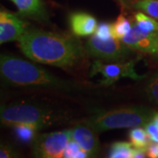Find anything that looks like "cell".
I'll return each mask as SVG.
<instances>
[{
  "mask_svg": "<svg viewBox=\"0 0 158 158\" xmlns=\"http://www.w3.org/2000/svg\"><path fill=\"white\" fill-rule=\"evenodd\" d=\"M62 157L66 158H86L90 157V155L85 150H83L78 145L77 141L73 139H70L69 141L67 147L65 148V150L63 152Z\"/></svg>",
  "mask_w": 158,
  "mask_h": 158,
  "instance_id": "d6986e66",
  "label": "cell"
},
{
  "mask_svg": "<svg viewBox=\"0 0 158 158\" xmlns=\"http://www.w3.org/2000/svg\"><path fill=\"white\" fill-rule=\"evenodd\" d=\"M145 90L149 99L158 104V71L148 80Z\"/></svg>",
  "mask_w": 158,
  "mask_h": 158,
  "instance_id": "ffe728a7",
  "label": "cell"
},
{
  "mask_svg": "<svg viewBox=\"0 0 158 158\" xmlns=\"http://www.w3.org/2000/svg\"><path fill=\"white\" fill-rule=\"evenodd\" d=\"M134 146L127 141H117L111 146L109 157L111 158H132Z\"/></svg>",
  "mask_w": 158,
  "mask_h": 158,
  "instance_id": "5bb4252c",
  "label": "cell"
},
{
  "mask_svg": "<svg viewBox=\"0 0 158 158\" xmlns=\"http://www.w3.org/2000/svg\"><path fill=\"white\" fill-rule=\"evenodd\" d=\"M147 148H145L134 147L133 149V158H143L147 157Z\"/></svg>",
  "mask_w": 158,
  "mask_h": 158,
  "instance_id": "d4e9b609",
  "label": "cell"
},
{
  "mask_svg": "<svg viewBox=\"0 0 158 158\" xmlns=\"http://www.w3.org/2000/svg\"><path fill=\"white\" fill-rule=\"evenodd\" d=\"M23 54L35 62L60 68L77 65L85 56V49L73 37L42 30H27L19 39Z\"/></svg>",
  "mask_w": 158,
  "mask_h": 158,
  "instance_id": "6da1fadb",
  "label": "cell"
},
{
  "mask_svg": "<svg viewBox=\"0 0 158 158\" xmlns=\"http://www.w3.org/2000/svg\"><path fill=\"white\" fill-rule=\"evenodd\" d=\"M133 6L158 20V0H135Z\"/></svg>",
  "mask_w": 158,
  "mask_h": 158,
  "instance_id": "ac0fdd59",
  "label": "cell"
},
{
  "mask_svg": "<svg viewBox=\"0 0 158 158\" xmlns=\"http://www.w3.org/2000/svg\"><path fill=\"white\" fill-rule=\"evenodd\" d=\"M0 70L6 82L17 86L68 89L71 85L34 63L10 56H1Z\"/></svg>",
  "mask_w": 158,
  "mask_h": 158,
  "instance_id": "7a4b0ae2",
  "label": "cell"
},
{
  "mask_svg": "<svg viewBox=\"0 0 158 158\" xmlns=\"http://www.w3.org/2000/svg\"><path fill=\"white\" fill-rule=\"evenodd\" d=\"M137 60H131L127 62L117 63H105L101 60H96L93 62L90 69V77L97 74H101L104 79L101 84L104 85H111L120 78H131L133 80H141L144 76L136 73L135 62Z\"/></svg>",
  "mask_w": 158,
  "mask_h": 158,
  "instance_id": "52a82bcc",
  "label": "cell"
},
{
  "mask_svg": "<svg viewBox=\"0 0 158 158\" xmlns=\"http://www.w3.org/2000/svg\"><path fill=\"white\" fill-rule=\"evenodd\" d=\"M132 24L125 17L123 14H120L116 21L112 24V35L113 38L122 40L132 29Z\"/></svg>",
  "mask_w": 158,
  "mask_h": 158,
  "instance_id": "9a60e30c",
  "label": "cell"
},
{
  "mask_svg": "<svg viewBox=\"0 0 158 158\" xmlns=\"http://www.w3.org/2000/svg\"><path fill=\"white\" fill-rule=\"evenodd\" d=\"M17 6L19 13L22 17L45 21L47 19L45 8L41 0H10Z\"/></svg>",
  "mask_w": 158,
  "mask_h": 158,
  "instance_id": "7c38bea8",
  "label": "cell"
},
{
  "mask_svg": "<svg viewBox=\"0 0 158 158\" xmlns=\"http://www.w3.org/2000/svg\"><path fill=\"white\" fill-rule=\"evenodd\" d=\"M95 34L101 40H108L112 35V24L107 22H101L98 25Z\"/></svg>",
  "mask_w": 158,
  "mask_h": 158,
  "instance_id": "44dd1931",
  "label": "cell"
},
{
  "mask_svg": "<svg viewBox=\"0 0 158 158\" xmlns=\"http://www.w3.org/2000/svg\"><path fill=\"white\" fill-rule=\"evenodd\" d=\"M15 153L11 147L8 146H1L0 148V157L1 158H9L13 157Z\"/></svg>",
  "mask_w": 158,
  "mask_h": 158,
  "instance_id": "cb8c5ba5",
  "label": "cell"
},
{
  "mask_svg": "<svg viewBox=\"0 0 158 158\" xmlns=\"http://www.w3.org/2000/svg\"><path fill=\"white\" fill-rule=\"evenodd\" d=\"M152 114V111L148 108L131 106L97 113L84 122L98 133L118 128L145 127L151 121Z\"/></svg>",
  "mask_w": 158,
  "mask_h": 158,
  "instance_id": "3957f363",
  "label": "cell"
},
{
  "mask_svg": "<svg viewBox=\"0 0 158 158\" xmlns=\"http://www.w3.org/2000/svg\"><path fill=\"white\" fill-rule=\"evenodd\" d=\"M71 131V139L77 141L83 150L90 156H95L99 149V141L96 130L84 122L74 127Z\"/></svg>",
  "mask_w": 158,
  "mask_h": 158,
  "instance_id": "30bf717a",
  "label": "cell"
},
{
  "mask_svg": "<svg viewBox=\"0 0 158 158\" xmlns=\"http://www.w3.org/2000/svg\"><path fill=\"white\" fill-rule=\"evenodd\" d=\"M145 128L147 130L148 135L149 136L150 140L152 141L158 142V127L153 123L152 121H149L146 126Z\"/></svg>",
  "mask_w": 158,
  "mask_h": 158,
  "instance_id": "7402d4cb",
  "label": "cell"
},
{
  "mask_svg": "<svg viewBox=\"0 0 158 158\" xmlns=\"http://www.w3.org/2000/svg\"><path fill=\"white\" fill-rule=\"evenodd\" d=\"M2 124L8 127L29 125L38 130L48 127L62 119L60 113L30 104H15L1 107Z\"/></svg>",
  "mask_w": 158,
  "mask_h": 158,
  "instance_id": "277c9868",
  "label": "cell"
},
{
  "mask_svg": "<svg viewBox=\"0 0 158 158\" xmlns=\"http://www.w3.org/2000/svg\"><path fill=\"white\" fill-rule=\"evenodd\" d=\"M129 138L131 143L134 147L136 148H147L148 144L150 143V138L148 135L146 128H142L136 127L129 132Z\"/></svg>",
  "mask_w": 158,
  "mask_h": 158,
  "instance_id": "2e32d148",
  "label": "cell"
},
{
  "mask_svg": "<svg viewBox=\"0 0 158 158\" xmlns=\"http://www.w3.org/2000/svg\"><path fill=\"white\" fill-rule=\"evenodd\" d=\"M121 40L133 50L158 56V33L144 32L136 26L135 23Z\"/></svg>",
  "mask_w": 158,
  "mask_h": 158,
  "instance_id": "ba28073f",
  "label": "cell"
},
{
  "mask_svg": "<svg viewBox=\"0 0 158 158\" xmlns=\"http://www.w3.org/2000/svg\"><path fill=\"white\" fill-rule=\"evenodd\" d=\"M26 24L15 14L7 11L0 12V43L19 40L26 33Z\"/></svg>",
  "mask_w": 158,
  "mask_h": 158,
  "instance_id": "9c48e42d",
  "label": "cell"
},
{
  "mask_svg": "<svg viewBox=\"0 0 158 158\" xmlns=\"http://www.w3.org/2000/svg\"><path fill=\"white\" fill-rule=\"evenodd\" d=\"M148 157L158 158V142L152 141L147 147Z\"/></svg>",
  "mask_w": 158,
  "mask_h": 158,
  "instance_id": "603a6c76",
  "label": "cell"
},
{
  "mask_svg": "<svg viewBox=\"0 0 158 158\" xmlns=\"http://www.w3.org/2000/svg\"><path fill=\"white\" fill-rule=\"evenodd\" d=\"M151 121L158 127V112L153 113L152 117H151Z\"/></svg>",
  "mask_w": 158,
  "mask_h": 158,
  "instance_id": "484cf974",
  "label": "cell"
},
{
  "mask_svg": "<svg viewBox=\"0 0 158 158\" xmlns=\"http://www.w3.org/2000/svg\"><path fill=\"white\" fill-rule=\"evenodd\" d=\"M73 34L78 37L89 36L96 32L98 22L95 17L85 11H75L69 17Z\"/></svg>",
  "mask_w": 158,
  "mask_h": 158,
  "instance_id": "8fae6325",
  "label": "cell"
},
{
  "mask_svg": "<svg viewBox=\"0 0 158 158\" xmlns=\"http://www.w3.org/2000/svg\"><path fill=\"white\" fill-rule=\"evenodd\" d=\"M135 23L139 28L148 33H158V22L156 19L141 11L135 13Z\"/></svg>",
  "mask_w": 158,
  "mask_h": 158,
  "instance_id": "4fadbf2b",
  "label": "cell"
},
{
  "mask_svg": "<svg viewBox=\"0 0 158 158\" xmlns=\"http://www.w3.org/2000/svg\"><path fill=\"white\" fill-rule=\"evenodd\" d=\"M70 139V129L37 135L33 141V154L40 158L62 157Z\"/></svg>",
  "mask_w": 158,
  "mask_h": 158,
  "instance_id": "8992f818",
  "label": "cell"
},
{
  "mask_svg": "<svg viewBox=\"0 0 158 158\" xmlns=\"http://www.w3.org/2000/svg\"><path fill=\"white\" fill-rule=\"evenodd\" d=\"M133 50L120 40L111 37L101 40L96 34L91 36L85 43V51L90 57L102 61L120 62L126 60Z\"/></svg>",
  "mask_w": 158,
  "mask_h": 158,
  "instance_id": "5b68a950",
  "label": "cell"
},
{
  "mask_svg": "<svg viewBox=\"0 0 158 158\" xmlns=\"http://www.w3.org/2000/svg\"><path fill=\"white\" fill-rule=\"evenodd\" d=\"M13 127L17 138L23 142H33L37 136V132L39 131L29 125H17Z\"/></svg>",
  "mask_w": 158,
  "mask_h": 158,
  "instance_id": "e0dca14e",
  "label": "cell"
}]
</instances>
